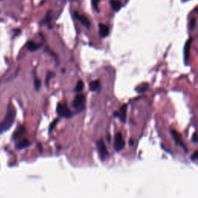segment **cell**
Segmentation results:
<instances>
[{"mask_svg": "<svg viewBox=\"0 0 198 198\" xmlns=\"http://www.w3.org/2000/svg\"><path fill=\"white\" fill-rule=\"evenodd\" d=\"M99 33L101 37H106L109 33V28L108 26L100 23L99 24Z\"/></svg>", "mask_w": 198, "mask_h": 198, "instance_id": "30bf717a", "label": "cell"}, {"mask_svg": "<svg viewBox=\"0 0 198 198\" xmlns=\"http://www.w3.org/2000/svg\"><path fill=\"white\" fill-rule=\"evenodd\" d=\"M40 86H41L40 80L38 77H34V87H35L36 90L40 89Z\"/></svg>", "mask_w": 198, "mask_h": 198, "instance_id": "ffe728a7", "label": "cell"}, {"mask_svg": "<svg viewBox=\"0 0 198 198\" xmlns=\"http://www.w3.org/2000/svg\"><path fill=\"white\" fill-rule=\"evenodd\" d=\"M171 135H172V136H173V139L175 140L176 144H178V145H179V146H181L183 147L184 149L186 148L184 146V144L183 143V141H182V139H181V136H180V135H179V133L177 132L176 130L172 129V130H171Z\"/></svg>", "mask_w": 198, "mask_h": 198, "instance_id": "ba28073f", "label": "cell"}, {"mask_svg": "<svg viewBox=\"0 0 198 198\" xmlns=\"http://www.w3.org/2000/svg\"><path fill=\"white\" fill-rule=\"evenodd\" d=\"M30 141L28 140L27 138H23L21 141H19V142H18V144L17 145V147L19 149H24L26 147H27L28 146L30 145Z\"/></svg>", "mask_w": 198, "mask_h": 198, "instance_id": "9a60e30c", "label": "cell"}, {"mask_svg": "<svg viewBox=\"0 0 198 198\" xmlns=\"http://www.w3.org/2000/svg\"><path fill=\"white\" fill-rule=\"evenodd\" d=\"M89 88L91 91H96L100 88V81L98 80L91 81L89 84Z\"/></svg>", "mask_w": 198, "mask_h": 198, "instance_id": "5bb4252c", "label": "cell"}, {"mask_svg": "<svg viewBox=\"0 0 198 198\" xmlns=\"http://www.w3.org/2000/svg\"><path fill=\"white\" fill-rule=\"evenodd\" d=\"M97 148H98V153L100 155V157L101 160H105L108 155H109V152H108V150H107V148H106V146L105 142H104L103 140H99V141L97 142Z\"/></svg>", "mask_w": 198, "mask_h": 198, "instance_id": "277c9868", "label": "cell"}, {"mask_svg": "<svg viewBox=\"0 0 198 198\" xmlns=\"http://www.w3.org/2000/svg\"><path fill=\"white\" fill-rule=\"evenodd\" d=\"M57 112L60 117L71 118L72 116V112L66 105H61V104L58 105L57 107Z\"/></svg>", "mask_w": 198, "mask_h": 198, "instance_id": "3957f363", "label": "cell"}, {"mask_svg": "<svg viewBox=\"0 0 198 198\" xmlns=\"http://www.w3.org/2000/svg\"><path fill=\"white\" fill-rule=\"evenodd\" d=\"M192 140L193 142H197L198 141V136H197V135L196 134V133H194L193 134V138H192Z\"/></svg>", "mask_w": 198, "mask_h": 198, "instance_id": "d4e9b609", "label": "cell"}, {"mask_svg": "<svg viewBox=\"0 0 198 198\" xmlns=\"http://www.w3.org/2000/svg\"><path fill=\"white\" fill-rule=\"evenodd\" d=\"M40 46V44H37L32 40L29 41L26 44V47H27L28 50H30V51H36V50H37Z\"/></svg>", "mask_w": 198, "mask_h": 198, "instance_id": "4fadbf2b", "label": "cell"}, {"mask_svg": "<svg viewBox=\"0 0 198 198\" xmlns=\"http://www.w3.org/2000/svg\"><path fill=\"white\" fill-rule=\"evenodd\" d=\"M84 83H83V81H79L77 82V84L74 91H75L76 92H81L82 90L84 89Z\"/></svg>", "mask_w": 198, "mask_h": 198, "instance_id": "ac0fdd59", "label": "cell"}, {"mask_svg": "<svg viewBox=\"0 0 198 198\" xmlns=\"http://www.w3.org/2000/svg\"><path fill=\"white\" fill-rule=\"evenodd\" d=\"M126 112H127V105H123L120 108L119 111L115 112L114 115L117 118H119L122 122H125L126 120Z\"/></svg>", "mask_w": 198, "mask_h": 198, "instance_id": "5b68a950", "label": "cell"}, {"mask_svg": "<svg viewBox=\"0 0 198 198\" xmlns=\"http://www.w3.org/2000/svg\"><path fill=\"white\" fill-rule=\"evenodd\" d=\"M53 77H54V73L53 71H48L47 74H46V84L47 85V86L49 85L50 80Z\"/></svg>", "mask_w": 198, "mask_h": 198, "instance_id": "d6986e66", "label": "cell"}, {"mask_svg": "<svg viewBox=\"0 0 198 198\" xmlns=\"http://www.w3.org/2000/svg\"><path fill=\"white\" fill-rule=\"evenodd\" d=\"M91 3H92V6L95 8V10L98 11V3H99V0H91Z\"/></svg>", "mask_w": 198, "mask_h": 198, "instance_id": "44dd1931", "label": "cell"}, {"mask_svg": "<svg viewBox=\"0 0 198 198\" xmlns=\"http://www.w3.org/2000/svg\"><path fill=\"white\" fill-rule=\"evenodd\" d=\"M191 160H198V150L197 151H196L191 156Z\"/></svg>", "mask_w": 198, "mask_h": 198, "instance_id": "cb8c5ba5", "label": "cell"}, {"mask_svg": "<svg viewBox=\"0 0 198 198\" xmlns=\"http://www.w3.org/2000/svg\"><path fill=\"white\" fill-rule=\"evenodd\" d=\"M129 144H130L131 146H132L133 144H134V140H133V139H131V140H129Z\"/></svg>", "mask_w": 198, "mask_h": 198, "instance_id": "484cf974", "label": "cell"}, {"mask_svg": "<svg viewBox=\"0 0 198 198\" xmlns=\"http://www.w3.org/2000/svg\"><path fill=\"white\" fill-rule=\"evenodd\" d=\"M74 16H75V17L78 19L79 21H80V23H81L83 26H84L85 27L90 28V26H91V23H90L89 19H87L85 16H84V15H80L77 12H75V13H74Z\"/></svg>", "mask_w": 198, "mask_h": 198, "instance_id": "52a82bcc", "label": "cell"}, {"mask_svg": "<svg viewBox=\"0 0 198 198\" xmlns=\"http://www.w3.org/2000/svg\"><path fill=\"white\" fill-rule=\"evenodd\" d=\"M191 43H192V40L190 39L188 40L187 42L185 44L184 46V59L185 61H187L188 59H189V57H190V46H191Z\"/></svg>", "mask_w": 198, "mask_h": 198, "instance_id": "8fae6325", "label": "cell"}, {"mask_svg": "<svg viewBox=\"0 0 198 198\" xmlns=\"http://www.w3.org/2000/svg\"><path fill=\"white\" fill-rule=\"evenodd\" d=\"M196 11L197 12V13H198V8H197V9H196Z\"/></svg>", "mask_w": 198, "mask_h": 198, "instance_id": "83f0119b", "label": "cell"}, {"mask_svg": "<svg viewBox=\"0 0 198 198\" xmlns=\"http://www.w3.org/2000/svg\"><path fill=\"white\" fill-rule=\"evenodd\" d=\"M148 87H149V84H147V83H144V84H142V85H140V86L136 89V91L139 93H142L144 92V91H147Z\"/></svg>", "mask_w": 198, "mask_h": 198, "instance_id": "e0dca14e", "label": "cell"}, {"mask_svg": "<svg viewBox=\"0 0 198 198\" xmlns=\"http://www.w3.org/2000/svg\"><path fill=\"white\" fill-rule=\"evenodd\" d=\"M195 24H196V19H194V18H193V19H191V20H190V27L191 30H193V29L194 28V26H195Z\"/></svg>", "mask_w": 198, "mask_h": 198, "instance_id": "603a6c76", "label": "cell"}, {"mask_svg": "<svg viewBox=\"0 0 198 198\" xmlns=\"http://www.w3.org/2000/svg\"><path fill=\"white\" fill-rule=\"evenodd\" d=\"M84 101H85V97L83 95H76L73 101V103H72L73 107H74L75 109L81 108L83 105V104L84 103Z\"/></svg>", "mask_w": 198, "mask_h": 198, "instance_id": "8992f818", "label": "cell"}, {"mask_svg": "<svg viewBox=\"0 0 198 198\" xmlns=\"http://www.w3.org/2000/svg\"><path fill=\"white\" fill-rule=\"evenodd\" d=\"M183 2H187V1H189V0H183Z\"/></svg>", "mask_w": 198, "mask_h": 198, "instance_id": "4316f807", "label": "cell"}, {"mask_svg": "<svg viewBox=\"0 0 198 198\" xmlns=\"http://www.w3.org/2000/svg\"><path fill=\"white\" fill-rule=\"evenodd\" d=\"M57 122H58V119H55L54 122H52L51 124H50V127H49V131L50 132H51L54 128V127L56 126V125H57Z\"/></svg>", "mask_w": 198, "mask_h": 198, "instance_id": "7402d4cb", "label": "cell"}, {"mask_svg": "<svg viewBox=\"0 0 198 198\" xmlns=\"http://www.w3.org/2000/svg\"><path fill=\"white\" fill-rule=\"evenodd\" d=\"M51 20V16H50V11H49L47 13H46V17H44V19L40 22V23L42 25L46 24V23H49Z\"/></svg>", "mask_w": 198, "mask_h": 198, "instance_id": "2e32d148", "label": "cell"}, {"mask_svg": "<svg viewBox=\"0 0 198 198\" xmlns=\"http://www.w3.org/2000/svg\"><path fill=\"white\" fill-rule=\"evenodd\" d=\"M110 5L113 10L115 12H118L122 7V3L119 0H110Z\"/></svg>", "mask_w": 198, "mask_h": 198, "instance_id": "7c38bea8", "label": "cell"}, {"mask_svg": "<svg viewBox=\"0 0 198 198\" xmlns=\"http://www.w3.org/2000/svg\"><path fill=\"white\" fill-rule=\"evenodd\" d=\"M125 140L123 139L122 135L121 132H118L115 136V144L114 148L115 149V151L119 152L121 151L124 146H125Z\"/></svg>", "mask_w": 198, "mask_h": 198, "instance_id": "7a4b0ae2", "label": "cell"}, {"mask_svg": "<svg viewBox=\"0 0 198 198\" xmlns=\"http://www.w3.org/2000/svg\"><path fill=\"white\" fill-rule=\"evenodd\" d=\"M16 115L17 112L13 105H9L6 118L3 122H0V134L4 133L13 126L16 119Z\"/></svg>", "mask_w": 198, "mask_h": 198, "instance_id": "6da1fadb", "label": "cell"}, {"mask_svg": "<svg viewBox=\"0 0 198 198\" xmlns=\"http://www.w3.org/2000/svg\"><path fill=\"white\" fill-rule=\"evenodd\" d=\"M26 132V128L23 125H19V127L17 128V130L15 131V132L13 134V139H17V138H20L21 136L23 135Z\"/></svg>", "mask_w": 198, "mask_h": 198, "instance_id": "9c48e42d", "label": "cell"}]
</instances>
